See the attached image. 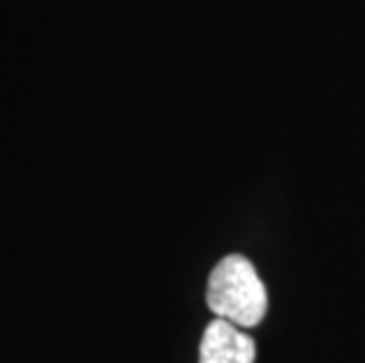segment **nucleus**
I'll return each mask as SVG.
<instances>
[{"mask_svg":"<svg viewBox=\"0 0 365 363\" xmlns=\"http://www.w3.org/2000/svg\"><path fill=\"white\" fill-rule=\"evenodd\" d=\"M255 339L247 337L234 323L215 319L207 323L200 339L198 363H255Z\"/></svg>","mask_w":365,"mask_h":363,"instance_id":"obj_2","label":"nucleus"},{"mask_svg":"<svg viewBox=\"0 0 365 363\" xmlns=\"http://www.w3.org/2000/svg\"><path fill=\"white\" fill-rule=\"evenodd\" d=\"M207 307L217 319L238 328H255L267 314V290L257 269L243 255H229L217 262L207 279Z\"/></svg>","mask_w":365,"mask_h":363,"instance_id":"obj_1","label":"nucleus"}]
</instances>
